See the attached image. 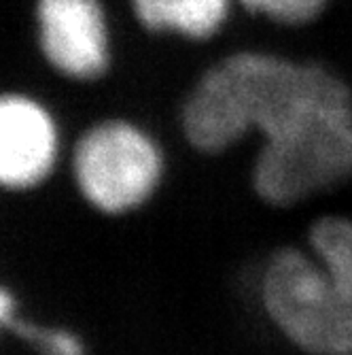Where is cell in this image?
<instances>
[{
  "label": "cell",
  "instance_id": "5",
  "mask_svg": "<svg viewBox=\"0 0 352 355\" xmlns=\"http://www.w3.org/2000/svg\"><path fill=\"white\" fill-rule=\"evenodd\" d=\"M39 47L49 67L75 81H95L111 67V30L100 0H37Z\"/></svg>",
  "mask_w": 352,
  "mask_h": 355
},
{
  "label": "cell",
  "instance_id": "7",
  "mask_svg": "<svg viewBox=\"0 0 352 355\" xmlns=\"http://www.w3.org/2000/svg\"><path fill=\"white\" fill-rule=\"evenodd\" d=\"M236 0H130L140 26L187 41H208L228 24Z\"/></svg>",
  "mask_w": 352,
  "mask_h": 355
},
{
  "label": "cell",
  "instance_id": "11",
  "mask_svg": "<svg viewBox=\"0 0 352 355\" xmlns=\"http://www.w3.org/2000/svg\"><path fill=\"white\" fill-rule=\"evenodd\" d=\"M19 319L21 317H17V300L13 292L5 285H0V334L3 332L13 334Z\"/></svg>",
  "mask_w": 352,
  "mask_h": 355
},
{
  "label": "cell",
  "instance_id": "1",
  "mask_svg": "<svg viewBox=\"0 0 352 355\" xmlns=\"http://www.w3.org/2000/svg\"><path fill=\"white\" fill-rule=\"evenodd\" d=\"M333 77L316 62L238 51L216 62L191 87L180 109L183 137L204 155L225 153L252 135L261 137Z\"/></svg>",
  "mask_w": 352,
  "mask_h": 355
},
{
  "label": "cell",
  "instance_id": "9",
  "mask_svg": "<svg viewBox=\"0 0 352 355\" xmlns=\"http://www.w3.org/2000/svg\"><path fill=\"white\" fill-rule=\"evenodd\" d=\"M248 13L282 26H306L321 15L329 0H236Z\"/></svg>",
  "mask_w": 352,
  "mask_h": 355
},
{
  "label": "cell",
  "instance_id": "4",
  "mask_svg": "<svg viewBox=\"0 0 352 355\" xmlns=\"http://www.w3.org/2000/svg\"><path fill=\"white\" fill-rule=\"evenodd\" d=\"M168 175L159 141L130 119H102L79 137L73 179L87 207L106 217H125L155 200Z\"/></svg>",
  "mask_w": 352,
  "mask_h": 355
},
{
  "label": "cell",
  "instance_id": "6",
  "mask_svg": "<svg viewBox=\"0 0 352 355\" xmlns=\"http://www.w3.org/2000/svg\"><path fill=\"white\" fill-rule=\"evenodd\" d=\"M59 128L51 111L26 94H0V189L43 185L59 157Z\"/></svg>",
  "mask_w": 352,
  "mask_h": 355
},
{
  "label": "cell",
  "instance_id": "3",
  "mask_svg": "<svg viewBox=\"0 0 352 355\" xmlns=\"http://www.w3.org/2000/svg\"><path fill=\"white\" fill-rule=\"evenodd\" d=\"M270 328L304 355H352V283L306 243L272 251L257 275Z\"/></svg>",
  "mask_w": 352,
  "mask_h": 355
},
{
  "label": "cell",
  "instance_id": "10",
  "mask_svg": "<svg viewBox=\"0 0 352 355\" xmlns=\"http://www.w3.org/2000/svg\"><path fill=\"white\" fill-rule=\"evenodd\" d=\"M37 351L41 355H87V347L77 332L55 326L45 328Z\"/></svg>",
  "mask_w": 352,
  "mask_h": 355
},
{
  "label": "cell",
  "instance_id": "2",
  "mask_svg": "<svg viewBox=\"0 0 352 355\" xmlns=\"http://www.w3.org/2000/svg\"><path fill=\"white\" fill-rule=\"evenodd\" d=\"M352 181V94L335 77L261 135L250 187L263 205L295 209Z\"/></svg>",
  "mask_w": 352,
  "mask_h": 355
},
{
  "label": "cell",
  "instance_id": "8",
  "mask_svg": "<svg viewBox=\"0 0 352 355\" xmlns=\"http://www.w3.org/2000/svg\"><path fill=\"white\" fill-rule=\"evenodd\" d=\"M306 247L352 283V217L329 213L312 221Z\"/></svg>",
  "mask_w": 352,
  "mask_h": 355
}]
</instances>
